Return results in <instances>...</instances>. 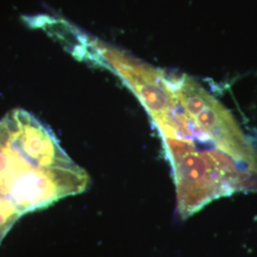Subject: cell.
Here are the masks:
<instances>
[{"label":"cell","instance_id":"7a4b0ae2","mask_svg":"<svg viewBox=\"0 0 257 257\" xmlns=\"http://www.w3.org/2000/svg\"><path fill=\"white\" fill-rule=\"evenodd\" d=\"M21 215L12 203L0 199V243Z\"/></svg>","mask_w":257,"mask_h":257},{"label":"cell","instance_id":"6da1fadb","mask_svg":"<svg viewBox=\"0 0 257 257\" xmlns=\"http://www.w3.org/2000/svg\"><path fill=\"white\" fill-rule=\"evenodd\" d=\"M89 184L88 174L32 113L15 109L0 119L1 200L23 215L83 193Z\"/></svg>","mask_w":257,"mask_h":257}]
</instances>
